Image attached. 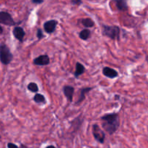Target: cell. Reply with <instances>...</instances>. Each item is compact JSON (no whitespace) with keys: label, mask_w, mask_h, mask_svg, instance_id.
Wrapping results in <instances>:
<instances>
[{"label":"cell","mask_w":148,"mask_h":148,"mask_svg":"<svg viewBox=\"0 0 148 148\" xmlns=\"http://www.w3.org/2000/svg\"><path fill=\"white\" fill-rule=\"evenodd\" d=\"M101 120L102 122V127L110 135L114 134L120 126L118 113H107L101 118Z\"/></svg>","instance_id":"cell-1"},{"label":"cell","mask_w":148,"mask_h":148,"mask_svg":"<svg viewBox=\"0 0 148 148\" xmlns=\"http://www.w3.org/2000/svg\"><path fill=\"white\" fill-rule=\"evenodd\" d=\"M102 34L103 36L110 38L111 39H120V28L116 26H107L103 25L102 26Z\"/></svg>","instance_id":"cell-2"},{"label":"cell","mask_w":148,"mask_h":148,"mask_svg":"<svg viewBox=\"0 0 148 148\" xmlns=\"http://www.w3.org/2000/svg\"><path fill=\"white\" fill-rule=\"evenodd\" d=\"M13 59V55L8 46L4 43L1 44L0 46V60L3 65H9Z\"/></svg>","instance_id":"cell-3"},{"label":"cell","mask_w":148,"mask_h":148,"mask_svg":"<svg viewBox=\"0 0 148 148\" xmlns=\"http://www.w3.org/2000/svg\"><path fill=\"white\" fill-rule=\"evenodd\" d=\"M92 132L94 138L97 142L99 143H104L106 138L105 132L100 128V126L98 124H93L92 127Z\"/></svg>","instance_id":"cell-4"},{"label":"cell","mask_w":148,"mask_h":148,"mask_svg":"<svg viewBox=\"0 0 148 148\" xmlns=\"http://www.w3.org/2000/svg\"><path fill=\"white\" fill-rule=\"evenodd\" d=\"M0 22L1 24H4L5 26H12L15 25V22L13 20L12 17L10 13L7 12L1 11L0 12Z\"/></svg>","instance_id":"cell-5"},{"label":"cell","mask_w":148,"mask_h":148,"mask_svg":"<svg viewBox=\"0 0 148 148\" xmlns=\"http://www.w3.org/2000/svg\"><path fill=\"white\" fill-rule=\"evenodd\" d=\"M49 63H50V58L47 55H40L33 59V64L36 65L44 66L49 65Z\"/></svg>","instance_id":"cell-6"},{"label":"cell","mask_w":148,"mask_h":148,"mask_svg":"<svg viewBox=\"0 0 148 148\" xmlns=\"http://www.w3.org/2000/svg\"><path fill=\"white\" fill-rule=\"evenodd\" d=\"M58 25L57 20H50L45 22L43 24L45 31L47 33H52L56 30V26Z\"/></svg>","instance_id":"cell-7"},{"label":"cell","mask_w":148,"mask_h":148,"mask_svg":"<svg viewBox=\"0 0 148 148\" xmlns=\"http://www.w3.org/2000/svg\"><path fill=\"white\" fill-rule=\"evenodd\" d=\"M12 33L16 39H17L20 42L23 41V39L25 37V32L24 29L23 28L20 27V26H16L13 29Z\"/></svg>","instance_id":"cell-8"},{"label":"cell","mask_w":148,"mask_h":148,"mask_svg":"<svg viewBox=\"0 0 148 148\" xmlns=\"http://www.w3.org/2000/svg\"><path fill=\"white\" fill-rule=\"evenodd\" d=\"M102 73L106 77L109 78H114L119 75L118 72L116 70L110 68V67H104L103 68Z\"/></svg>","instance_id":"cell-9"},{"label":"cell","mask_w":148,"mask_h":148,"mask_svg":"<svg viewBox=\"0 0 148 148\" xmlns=\"http://www.w3.org/2000/svg\"><path fill=\"white\" fill-rule=\"evenodd\" d=\"M63 92L65 97L67 98L69 102H72L73 100L74 93H75V88L72 86H64L63 87Z\"/></svg>","instance_id":"cell-10"},{"label":"cell","mask_w":148,"mask_h":148,"mask_svg":"<svg viewBox=\"0 0 148 148\" xmlns=\"http://www.w3.org/2000/svg\"><path fill=\"white\" fill-rule=\"evenodd\" d=\"M85 72V68L82 64H81L80 62H76V65H75V71L74 73V75H75L76 78H78L79 75H82Z\"/></svg>","instance_id":"cell-11"},{"label":"cell","mask_w":148,"mask_h":148,"mask_svg":"<svg viewBox=\"0 0 148 148\" xmlns=\"http://www.w3.org/2000/svg\"><path fill=\"white\" fill-rule=\"evenodd\" d=\"M92 89V87H85V88H82L79 90V92H80V95L79 96V98H78L77 102V103H81L82 101H84L85 99V95L89 93L90 91Z\"/></svg>","instance_id":"cell-12"},{"label":"cell","mask_w":148,"mask_h":148,"mask_svg":"<svg viewBox=\"0 0 148 148\" xmlns=\"http://www.w3.org/2000/svg\"><path fill=\"white\" fill-rule=\"evenodd\" d=\"M116 3L117 9L120 11H126L128 9L127 0H114Z\"/></svg>","instance_id":"cell-13"},{"label":"cell","mask_w":148,"mask_h":148,"mask_svg":"<svg viewBox=\"0 0 148 148\" xmlns=\"http://www.w3.org/2000/svg\"><path fill=\"white\" fill-rule=\"evenodd\" d=\"M91 36V31L88 28L83 29V30H81L79 33V36L81 39L84 41H86Z\"/></svg>","instance_id":"cell-14"},{"label":"cell","mask_w":148,"mask_h":148,"mask_svg":"<svg viewBox=\"0 0 148 148\" xmlns=\"http://www.w3.org/2000/svg\"><path fill=\"white\" fill-rule=\"evenodd\" d=\"M79 21H81L82 26H85V28H91L95 25L93 20H91L90 18H82L79 20Z\"/></svg>","instance_id":"cell-15"},{"label":"cell","mask_w":148,"mask_h":148,"mask_svg":"<svg viewBox=\"0 0 148 148\" xmlns=\"http://www.w3.org/2000/svg\"><path fill=\"white\" fill-rule=\"evenodd\" d=\"M33 100L36 102V103H46V98L44 96L41 94H36L33 97Z\"/></svg>","instance_id":"cell-16"},{"label":"cell","mask_w":148,"mask_h":148,"mask_svg":"<svg viewBox=\"0 0 148 148\" xmlns=\"http://www.w3.org/2000/svg\"><path fill=\"white\" fill-rule=\"evenodd\" d=\"M27 89L29 91H30L31 92L36 93L38 91V86L37 84L34 82L29 83L28 85H27Z\"/></svg>","instance_id":"cell-17"},{"label":"cell","mask_w":148,"mask_h":148,"mask_svg":"<svg viewBox=\"0 0 148 148\" xmlns=\"http://www.w3.org/2000/svg\"><path fill=\"white\" fill-rule=\"evenodd\" d=\"M36 36H37V38L38 39H42V38L43 37V31H42L41 29L38 28L37 34H36Z\"/></svg>","instance_id":"cell-18"},{"label":"cell","mask_w":148,"mask_h":148,"mask_svg":"<svg viewBox=\"0 0 148 148\" xmlns=\"http://www.w3.org/2000/svg\"><path fill=\"white\" fill-rule=\"evenodd\" d=\"M72 4H76V5H79V4H82V1L81 0H72Z\"/></svg>","instance_id":"cell-19"},{"label":"cell","mask_w":148,"mask_h":148,"mask_svg":"<svg viewBox=\"0 0 148 148\" xmlns=\"http://www.w3.org/2000/svg\"><path fill=\"white\" fill-rule=\"evenodd\" d=\"M7 147L8 148H19L17 145H14V144H13V143H11V142H10V143L7 144Z\"/></svg>","instance_id":"cell-20"},{"label":"cell","mask_w":148,"mask_h":148,"mask_svg":"<svg viewBox=\"0 0 148 148\" xmlns=\"http://www.w3.org/2000/svg\"><path fill=\"white\" fill-rule=\"evenodd\" d=\"M32 1L34 4H41L43 2V0H32Z\"/></svg>","instance_id":"cell-21"},{"label":"cell","mask_w":148,"mask_h":148,"mask_svg":"<svg viewBox=\"0 0 148 148\" xmlns=\"http://www.w3.org/2000/svg\"><path fill=\"white\" fill-rule=\"evenodd\" d=\"M120 96L119 95H115V100H119Z\"/></svg>","instance_id":"cell-22"},{"label":"cell","mask_w":148,"mask_h":148,"mask_svg":"<svg viewBox=\"0 0 148 148\" xmlns=\"http://www.w3.org/2000/svg\"><path fill=\"white\" fill-rule=\"evenodd\" d=\"M46 148H56V147H55L54 146H53V145H49V146L46 147Z\"/></svg>","instance_id":"cell-23"},{"label":"cell","mask_w":148,"mask_h":148,"mask_svg":"<svg viewBox=\"0 0 148 148\" xmlns=\"http://www.w3.org/2000/svg\"><path fill=\"white\" fill-rule=\"evenodd\" d=\"M0 28H1V33H1V34H2V33H3V28L1 26V27H0Z\"/></svg>","instance_id":"cell-24"}]
</instances>
